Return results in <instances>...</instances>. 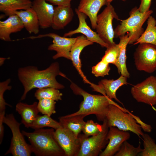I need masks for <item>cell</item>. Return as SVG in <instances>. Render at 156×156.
<instances>
[{
	"label": "cell",
	"instance_id": "obj_1",
	"mask_svg": "<svg viewBox=\"0 0 156 156\" xmlns=\"http://www.w3.org/2000/svg\"><path fill=\"white\" fill-rule=\"evenodd\" d=\"M17 75L24 88L20 101L25 100L28 92L34 88L52 87L60 89L64 88L56 79L58 75L66 77L60 72L59 64L57 62L53 63L47 68L42 70L32 66L20 68L18 70Z\"/></svg>",
	"mask_w": 156,
	"mask_h": 156
},
{
	"label": "cell",
	"instance_id": "obj_2",
	"mask_svg": "<svg viewBox=\"0 0 156 156\" xmlns=\"http://www.w3.org/2000/svg\"><path fill=\"white\" fill-rule=\"evenodd\" d=\"M54 129H40L32 132L22 131L24 136L29 142L32 153L38 156H66L65 153L57 141Z\"/></svg>",
	"mask_w": 156,
	"mask_h": 156
},
{
	"label": "cell",
	"instance_id": "obj_3",
	"mask_svg": "<svg viewBox=\"0 0 156 156\" xmlns=\"http://www.w3.org/2000/svg\"><path fill=\"white\" fill-rule=\"evenodd\" d=\"M70 87L75 94L81 96L83 97L79 109L71 114L72 115H81L86 117L94 114L98 120L103 122L106 118L109 105L116 103L106 96L89 93L74 83H71Z\"/></svg>",
	"mask_w": 156,
	"mask_h": 156
},
{
	"label": "cell",
	"instance_id": "obj_4",
	"mask_svg": "<svg viewBox=\"0 0 156 156\" xmlns=\"http://www.w3.org/2000/svg\"><path fill=\"white\" fill-rule=\"evenodd\" d=\"M105 119L109 127H114L121 130L129 131L139 137L144 134L142 127H144L146 123L116 103L109 105Z\"/></svg>",
	"mask_w": 156,
	"mask_h": 156
},
{
	"label": "cell",
	"instance_id": "obj_5",
	"mask_svg": "<svg viewBox=\"0 0 156 156\" xmlns=\"http://www.w3.org/2000/svg\"><path fill=\"white\" fill-rule=\"evenodd\" d=\"M153 12L152 10H150L142 13L140 12L137 7L133 8L127 18L120 20V24L114 30L115 36L119 37L128 33L131 37L128 44H133L144 32L142 26Z\"/></svg>",
	"mask_w": 156,
	"mask_h": 156
},
{
	"label": "cell",
	"instance_id": "obj_6",
	"mask_svg": "<svg viewBox=\"0 0 156 156\" xmlns=\"http://www.w3.org/2000/svg\"><path fill=\"white\" fill-rule=\"evenodd\" d=\"M3 122L10 128L12 135L10 148L5 155L11 154L13 156H30L32 153L31 146L26 143L20 131L21 123L16 120L13 114L5 116Z\"/></svg>",
	"mask_w": 156,
	"mask_h": 156
},
{
	"label": "cell",
	"instance_id": "obj_7",
	"mask_svg": "<svg viewBox=\"0 0 156 156\" xmlns=\"http://www.w3.org/2000/svg\"><path fill=\"white\" fill-rule=\"evenodd\" d=\"M106 120L102 124V129L98 134L89 138L85 135H79L81 140V147L77 156H97L105 148L109 140L107 136L109 129Z\"/></svg>",
	"mask_w": 156,
	"mask_h": 156
},
{
	"label": "cell",
	"instance_id": "obj_8",
	"mask_svg": "<svg viewBox=\"0 0 156 156\" xmlns=\"http://www.w3.org/2000/svg\"><path fill=\"white\" fill-rule=\"evenodd\" d=\"M114 18L120 20L111 3H108L102 12L97 16L96 32L109 46L116 44L114 41L115 35L112 25Z\"/></svg>",
	"mask_w": 156,
	"mask_h": 156
},
{
	"label": "cell",
	"instance_id": "obj_9",
	"mask_svg": "<svg viewBox=\"0 0 156 156\" xmlns=\"http://www.w3.org/2000/svg\"><path fill=\"white\" fill-rule=\"evenodd\" d=\"M136 69L151 73L156 70V46L147 43L139 44L134 53Z\"/></svg>",
	"mask_w": 156,
	"mask_h": 156
},
{
	"label": "cell",
	"instance_id": "obj_10",
	"mask_svg": "<svg viewBox=\"0 0 156 156\" xmlns=\"http://www.w3.org/2000/svg\"><path fill=\"white\" fill-rule=\"evenodd\" d=\"M131 92L138 102L152 106L156 105V83L155 76H150L142 82L134 85Z\"/></svg>",
	"mask_w": 156,
	"mask_h": 156
},
{
	"label": "cell",
	"instance_id": "obj_11",
	"mask_svg": "<svg viewBox=\"0 0 156 156\" xmlns=\"http://www.w3.org/2000/svg\"><path fill=\"white\" fill-rule=\"evenodd\" d=\"M45 37H50L53 39V43L49 46L48 49L56 52V53L53 56L52 58L53 59L55 60L60 57H63L70 60L71 49L76 41V37L67 38L60 36L54 33H50L39 34L36 36H31L22 39H34Z\"/></svg>",
	"mask_w": 156,
	"mask_h": 156
},
{
	"label": "cell",
	"instance_id": "obj_12",
	"mask_svg": "<svg viewBox=\"0 0 156 156\" xmlns=\"http://www.w3.org/2000/svg\"><path fill=\"white\" fill-rule=\"evenodd\" d=\"M54 136L66 156H77L81 144L79 135L77 136L71 131L61 127L55 130Z\"/></svg>",
	"mask_w": 156,
	"mask_h": 156
},
{
	"label": "cell",
	"instance_id": "obj_13",
	"mask_svg": "<svg viewBox=\"0 0 156 156\" xmlns=\"http://www.w3.org/2000/svg\"><path fill=\"white\" fill-rule=\"evenodd\" d=\"M130 136V134L127 131L119 129L115 127H109L107 136L108 143L99 156H114L122 144L129 139Z\"/></svg>",
	"mask_w": 156,
	"mask_h": 156
},
{
	"label": "cell",
	"instance_id": "obj_14",
	"mask_svg": "<svg viewBox=\"0 0 156 156\" xmlns=\"http://www.w3.org/2000/svg\"><path fill=\"white\" fill-rule=\"evenodd\" d=\"M75 11L79 20V26L76 29L65 33L63 36L70 37L75 34L81 33L88 39L93 43H96L103 47L106 48L108 47L109 46L100 38L96 32L92 30L88 25L86 20L87 16L83 13L79 11L77 8L75 9Z\"/></svg>",
	"mask_w": 156,
	"mask_h": 156
},
{
	"label": "cell",
	"instance_id": "obj_15",
	"mask_svg": "<svg viewBox=\"0 0 156 156\" xmlns=\"http://www.w3.org/2000/svg\"><path fill=\"white\" fill-rule=\"evenodd\" d=\"M32 8L37 14L41 28L45 29L51 26L55 8L53 4L45 0H34Z\"/></svg>",
	"mask_w": 156,
	"mask_h": 156
},
{
	"label": "cell",
	"instance_id": "obj_16",
	"mask_svg": "<svg viewBox=\"0 0 156 156\" xmlns=\"http://www.w3.org/2000/svg\"><path fill=\"white\" fill-rule=\"evenodd\" d=\"M94 43L89 40L84 35L76 37V41L73 45L70 52V60L74 66L85 83L92 84L87 79L81 69L80 55L83 49L86 47Z\"/></svg>",
	"mask_w": 156,
	"mask_h": 156
},
{
	"label": "cell",
	"instance_id": "obj_17",
	"mask_svg": "<svg viewBox=\"0 0 156 156\" xmlns=\"http://www.w3.org/2000/svg\"><path fill=\"white\" fill-rule=\"evenodd\" d=\"M107 4V0H81L77 9L88 17L92 28L95 29L98 13L103 6Z\"/></svg>",
	"mask_w": 156,
	"mask_h": 156
},
{
	"label": "cell",
	"instance_id": "obj_18",
	"mask_svg": "<svg viewBox=\"0 0 156 156\" xmlns=\"http://www.w3.org/2000/svg\"><path fill=\"white\" fill-rule=\"evenodd\" d=\"M24 28L23 24L18 16L15 14L9 16L5 20L0 21V39L11 41V34L20 31Z\"/></svg>",
	"mask_w": 156,
	"mask_h": 156
},
{
	"label": "cell",
	"instance_id": "obj_19",
	"mask_svg": "<svg viewBox=\"0 0 156 156\" xmlns=\"http://www.w3.org/2000/svg\"><path fill=\"white\" fill-rule=\"evenodd\" d=\"M37 105L38 103L36 101L31 105H28L21 102L16 104L15 110L21 115V122L25 127L31 128L38 115L39 112Z\"/></svg>",
	"mask_w": 156,
	"mask_h": 156
},
{
	"label": "cell",
	"instance_id": "obj_20",
	"mask_svg": "<svg viewBox=\"0 0 156 156\" xmlns=\"http://www.w3.org/2000/svg\"><path fill=\"white\" fill-rule=\"evenodd\" d=\"M73 16L71 6H57L54 8L51 27L55 30L62 29L71 22Z\"/></svg>",
	"mask_w": 156,
	"mask_h": 156
},
{
	"label": "cell",
	"instance_id": "obj_21",
	"mask_svg": "<svg viewBox=\"0 0 156 156\" xmlns=\"http://www.w3.org/2000/svg\"><path fill=\"white\" fill-rule=\"evenodd\" d=\"M14 14L19 17L24 27L29 34H36L39 33L40 27L39 21L35 12L32 7L26 10L16 11Z\"/></svg>",
	"mask_w": 156,
	"mask_h": 156
},
{
	"label": "cell",
	"instance_id": "obj_22",
	"mask_svg": "<svg viewBox=\"0 0 156 156\" xmlns=\"http://www.w3.org/2000/svg\"><path fill=\"white\" fill-rule=\"evenodd\" d=\"M127 78L121 75L116 80L105 79L101 80L98 83V85L109 98L114 99L118 102L122 104L117 98L116 93L117 90L121 86L127 85Z\"/></svg>",
	"mask_w": 156,
	"mask_h": 156
},
{
	"label": "cell",
	"instance_id": "obj_23",
	"mask_svg": "<svg viewBox=\"0 0 156 156\" xmlns=\"http://www.w3.org/2000/svg\"><path fill=\"white\" fill-rule=\"evenodd\" d=\"M85 117L82 115L70 114L60 117L59 122L62 127L71 131L76 135L78 136L85 123L83 120Z\"/></svg>",
	"mask_w": 156,
	"mask_h": 156
},
{
	"label": "cell",
	"instance_id": "obj_24",
	"mask_svg": "<svg viewBox=\"0 0 156 156\" xmlns=\"http://www.w3.org/2000/svg\"><path fill=\"white\" fill-rule=\"evenodd\" d=\"M32 3L30 0H0V11L9 16L16 11L31 8Z\"/></svg>",
	"mask_w": 156,
	"mask_h": 156
},
{
	"label": "cell",
	"instance_id": "obj_25",
	"mask_svg": "<svg viewBox=\"0 0 156 156\" xmlns=\"http://www.w3.org/2000/svg\"><path fill=\"white\" fill-rule=\"evenodd\" d=\"M120 41L119 44L120 47L119 57L114 65L117 68L118 73L121 75L129 78L130 74L127 70L126 65V50L127 45L130 40L131 37L127 34L119 37Z\"/></svg>",
	"mask_w": 156,
	"mask_h": 156
},
{
	"label": "cell",
	"instance_id": "obj_26",
	"mask_svg": "<svg viewBox=\"0 0 156 156\" xmlns=\"http://www.w3.org/2000/svg\"><path fill=\"white\" fill-rule=\"evenodd\" d=\"M147 20V26L145 30L133 44L134 45L147 43L156 46V21L151 16Z\"/></svg>",
	"mask_w": 156,
	"mask_h": 156
},
{
	"label": "cell",
	"instance_id": "obj_27",
	"mask_svg": "<svg viewBox=\"0 0 156 156\" xmlns=\"http://www.w3.org/2000/svg\"><path fill=\"white\" fill-rule=\"evenodd\" d=\"M45 127H50L55 130L62 127L59 122L53 119L51 116L44 114L38 115L31 128L35 130Z\"/></svg>",
	"mask_w": 156,
	"mask_h": 156
},
{
	"label": "cell",
	"instance_id": "obj_28",
	"mask_svg": "<svg viewBox=\"0 0 156 156\" xmlns=\"http://www.w3.org/2000/svg\"><path fill=\"white\" fill-rule=\"evenodd\" d=\"M57 89L52 87L38 89L35 94L34 96L37 99H48L55 101L62 100V94Z\"/></svg>",
	"mask_w": 156,
	"mask_h": 156
},
{
	"label": "cell",
	"instance_id": "obj_29",
	"mask_svg": "<svg viewBox=\"0 0 156 156\" xmlns=\"http://www.w3.org/2000/svg\"><path fill=\"white\" fill-rule=\"evenodd\" d=\"M143 138L144 148L139 155L141 156H156V144L149 135L144 134Z\"/></svg>",
	"mask_w": 156,
	"mask_h": 156
},
{
	"label": "cell",
	"instance_id": "obj_30",
	"mask_svg": "<svg viewBox=\"0 0 156 156\" xmlns=\"http://www.w3.org/2000/svg\"><path fill=\"white\" fill-rule=\"evenodd\" d=\"M142 150L140 144L137 147H135L126 141L122 144L114 156H136L139 155Z\"/></svg>",
	"mask_w": 156,
	"mask_h": 156
},
{
	"label": "cell",
	"instance_id": "obj_31",
	"mask_svg": "<svg viewBox=\"0 0 156 156\" xmlns=\"http://www.w3.org/2000/svg\"><path fill=\"white\" fill-rule=\"evenodd\" d=\"M55 101L46 99L38 100V108L39 112L43 114L51 116L56 112Z\"/></svg>",
	"mask_w": 156,
	"mask_h": 156
},
{
	"label": "cell",
	"instance_id": "obj_32",
	"mask_svg": "<svg viewBox=\"0 0 156 156\" xmlns=\"http://www.w3.org/2000/svg\"><path fill=\"white\" fill-rule=\"evenodd\" d=\"M120 50L119 44L109 46L107 48L101 60L109 64L111 63L114 65L119 57Z\"/></svg>",
	"mask_w": 156,
	"mask_h": 156
},
{
	"label": "cell",
	"instance_id": "obj_33",
	"mask_svg": "<svg viewBox=\"0 0 156 156\" xmlns=\"http://www.w3.org/2000/svg\"><path fill=\"white\" fill-rule=\"evenodd\" d=\"M102 129V125L95 122L92 120L85 122L82 131L86 136H92L98 134Z\"/></svg>",
	"mask_w": 156,
	"mask_h": 156
},
{
	"label": "cell",
	"instance_id": "obj_34",
	"mask_svg": "<svg viewBox=\"0 0 156 156\" xmlns=\"http://www.w3.org/2000/svg\"><path fill=\"white\" fill-rule=\"evenodd\" d=\"M110 70L109 64L101 60L92 67V73L96 77H103L109 75Z\"/></svg>",
	"mask_w": 156,
	"mask_h": 156
},
{
	"label": "cell",
	"instance_id": "obj_35",
	"mask_svg": "<svg viewBox=\"0 0 156 156\" xmlns=\"http://www.w3.org/2000/svg\"><path fill=\"white\" fill-rule=\"evenodd\" d=\"M11 81V79L9 78L0 83V114L5 113L6 105L11 106L5 102L3 98L5 92L7 90H10L12 88L11 86L9 85Z\"/></svg>",
	"mask_w": 156,
	"mask_h": 156
},
{
	"label": "cell",
	"instance_id": "obj_36",
	"mask_svg": "<svg viewBox=\"0 0 156 156\" xmlns=\"http://www.w3.org/2000/svg\"><path fill=\"white\" fill-rule=\"evenodd\" d=\"M140 3L138 9L140 12L143 13L150 10L152 0H140Z\"/></svg>",
	"mask_w": 156,
	"mask_h": 156
},
{
	"label": "cell",
	"instance_id": "obj_37",
	"mask_svg": "<svg viewBox=\"0 0 156 156\" xmlns=\"http://www.w3.org/2000/svg\"><path fill=\"white\" fill-rule=\"evenodd\" d=\"M53 5L64 6H71L70 0H45Z\"/></svg>",
	"mask_w": 156,
	"mask_h": 156
},
{
	"label": "cell",
	"instance_id": "obj_38",
	"mask_svg": "<svg viewBox=\"0 0 156 156\" xmlns=\"http://www.w3.org/2000/svg\"><path fill=\"white\" fill-rule=\"evenodd\" d=\"M7 59L6 58L1 57L0 58V66H1L3 64L4 61Z\"/></svg>",
	"mask_w": 156,
	"mask_h": 156
},
{
	"label": "cell",
	"instance_id": "obj_39",
	"mask_svg": "<svg viewBox=\"0 0 156 156\" xmlns=\"http://www.w3.org/2000/svg\"><path fill=\"white\" fill-rule=\"evenodd\" d=\"M114 0H107V3H111ZM122 1H126L127 0H120Z\"/></svg>",
	"mask_w": 156,
	"mask_h": 156
},
{
	"label": "cell",
	"instance_id": "obj_40",
	"mask_svg": "<svg viewBox=\"0 0 156 156\" xmlns=\"http://www.w3.org/2000/svg\"><path fill=\"white\" fill-rule=\"evenodd\" d=\"M155 82L156 83V76H155Z\"/></svg>",
	"mask_w": 156,
	"mask_h": 156
},
{
	"label": "cell",
	"instance_id": "obj_41",
	"mask_svg": "<svg viewBox=\"0 0 156 156\" xmlns=\"http://www.w3.org/2000/svg\"><path fill=\"white\" fill-rule=\"evenodd\" d=\"M155 111H156V110H155Z\"/></svg>",
	"mask_w": 156,
	"mask_h": 156
},
{
	"label": "cell",
	"instance_id": "obj_42",
	"mask_svg": "<svg viewBox=\"0 0 156 156\" xmlns=\"http://www.w3.org/2000/svg\"><path fill=\"white\" fill-rule=\"evenodd\" d=\"M70 0L72 1V0Z\"/></svg>",
	"mask_w": 156,
	"mask_h": 156
}]
</instances>
